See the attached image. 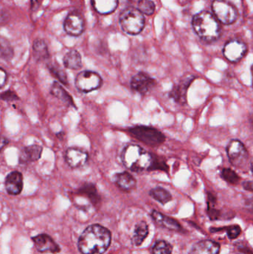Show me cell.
Listing matches in <instances>:
<instances>
[{
  "mask_svg": "<svg viewBox=\"0 0 253 254\" xmlns=\"http://www.w3.org/2000/svg\"><path fill=\"white\" fill-rule=\"evenodd\" d=\"M111 241V233L107 228L100 225H90L79 238V251L83 254H102L109 247Z\"/></svg>",
  "mask_w": 253,
  "mask_h": 254,
  "instance_id": "6da1fadb",
  "label": "cell"
},
{
  "mask_svg": "<svg viewBox=\"0 0 253 254\" xmlns=\"http://www.w3.org/2000/svg\"><path fill=\"white\" fill-rule=\"evenodd\" d=\"M155 155L147 152L139 145L129 144L123 148L121 160L123 165L132 172L152 171Z\"/></svg>",
  "mask_w": 253,
  "mask_h": 254,
  "instance_id": "7a4b0ae2",
  "label": "cell"
},
{
  "mask_svg": "<svg viewBox=\"0 0 253 254\" xmlns=\"http://www.w3.org/2000/svg\"><path fill=\"white\" fill-rule=\"evenodd\" d=\"M193 29L203 41L212 43L221 35V25L210 12L203 10L193 18Z\"/></svg>",
  "mask_w": 253,
  "mask_h": 254,
  "instance_id": "3957f363",
  "label": "cell"
},
{
  "mask_svg": "<svg viewBox=\"0 0 253 254\" xmlns=\"http://www.w3.org/2000/svg\"><path fill=\"white\" fill-rule=\"evenodd\" d=\"M120 25L126 34L137 35L145 26V17L138 8L127 7L120 13Z\"/></svg>",
  "mask_w": 253,
  "mask_h": 254,
  "instance_id": "277c9868",
  "label": "cell"
},
{
  "mask_svg": "<svg viewBox=\"0 0 253 254\" xmlns=\"http://www.w3.org/2000/svg\"><path fill=\"white\" fill-rule=\"evenodd\" d=\"M128 131L134 137L150 146H160L166 140L164 134L152 127L138 125L131 127Z\"/></svg>",
  "mask_w": 253,
  "mask_h": 254,
  "instance_id": "5b68a950",
  "label": "cell"
},
{
  "mask_svg": "<svg viewBox=\"0 0 253 254\" xmlns=\"http://www.w3.org/2000/svg\"><path fill=\"white\" fill-rule=\"evenodd\" d=\"M212 9V14L217 20L225 25L236 22L239 16L236 7L226 0H214Z\"/></svg>",
  "mask_w": 253,
  "mask_h": 254,
  "instance_id": "8992f818",
  "label": "cell"
},
{
  "mask_svg": "<svg viewBox=\"0 0 253 254\" xmlns=\"http://www.w3.org/2000/svg\"><path fill=\"white\" fill-rule=\"evenodd\" d=\"M227 154L232 165L242 168L246 165L249 153L245 144L238 139H233L227 146Z\"/></svg>",
  "mask_w": 253,
  "mask_h": 254,
  "instance_id": "52a82bcc",
  "label": "cell"
},
{
  "mask_svg": "<svg viewBox=\"0 0 253 254\" xmlns=\"http://www.w3.org/2000/svg\"><path fill=\"white\" fill-rule=\"evenodd\" d=\"M102 79L98 73L93 71H81L75 79L76 88L83 93L97 90L102 86Z\"/></svg>",
  "mask_w": 253,
  "mask_h": 254,
  "instance_id": "ba28073f",
  "label": "cell"
},
{
  "mask_svg": "<svg viewBox=\"0 0 253 254\" xmlns=\"http://www.w3.org/2000/svg\"><path fill=\"white\" fill-rule=\"evenodd\" d=\"M196 77L193 74H186L181 77V80L174 85L169 93V98L171 100L184 106L187 103V92L190 85L194 81Z\"/></svg>",
  "mask_w": 253,
  "mask_h": 254,
  "instance_id": "9c48e42d",
  "label": "cell"
},
{
  "mask_svg": "<svg viewBox=\"0 0 253 254\" xmlns=\"http://www.w3.org/2000/svg\"><path fill=\"white\" fill-rule=\"evenodd\" d=\"M157 85L155 79L145 72L137 73L130 80V87L134 92L141 95L150 93Z\"/></svg>",
  "mask_w": 253,
  "mask_h": 254,
  "instance_id": "30bf717a",
  "label": "cell"
},
{
  "mask_svg": "<svg viewBox=\"0 0 253 254\" xmlns=\"http://www.w3.org/2000/svg\"><path fill=\"white\" fill-rule=\"evenodd\" d=\"M247 52V45L242 40L237 39L229 40L223 49V55L227 61L232 63L240 61L245 56Z\"/></svg>",
  "mask_w": 253,
  "mask_h": 254,
  "instance_id": "8fae6325",
  "label": "cell"
},
{
  "mask_svg": "<svg viewBox=\"0 0 253 254\" xmlns=\"http://www.w3.org/2000/svg\"><path fill=\"white\" fill-rule=\"evenodd\" d=\"M36 249L41 253L56 254L60 252V247L47 234H39L32 238Z\"/></svg>",
  "mask_w": 253,
  "mask_h": 254,
  "instance_id": "7c38bea8",
  "label": "cell"
},
{
  "mask_svg": "<svg viewBox=\"0 0 253 254\" xmlns=\"http://www.w3.org/2000/svg\"><path fill=\"white\" fill-rule=\"evenodd\" d=\"M65 159L71 168H79L86 164L89 159V155L83 149L71 147L65 151Z\"/></svg>",
  "mask_w": 253,
  "mask_h": 254,
  "instance_id": "4fadbf2b",
  "label": "cell"
},
{
  "mask_svg": "<svg viewBox=\"0 0 253 254\" xmlns=\"http://www.w3.org/2000/svg\"><path fill=\"white\" fill-rule=\"evenodd\" d=\"M64 29L69 35L74 37L81 35L84 31V21L83 17L77 13H70L64 22Z\"/></svg>",
  "mask_w": 253,
  "mask_h": 254,
  "instance_id": "5bb4252c",
  "label": "cell"
},
{
  "mask_svg": "<svg viewBox=\"0 0 253 254\" xmlns=\"http://www.w3.org/2000/svg\"><path fill=\"white\" fill-rule=\"evenodd\" d=\"M4 186L7 193L12 195H17L22 192L23 188V177L22 173L13 171L9 173L5 178Z\"/></svg>",
  "mask_w": 253,
  "mask_h": 254,
  "instance_id": "9a60e30c",
  "label": "cell"
},
{
  "mask_svg": "<svg viewBox=\"0 0 253 254\" xmlns=\"http://www.w3.org/2000/svg\"><path fill=\"white\" fill-rule=\"evenodd\" d=\"M43 147L39 144H32L26 146L21 151L19 161L20 164H28L38 161L41 158Z\"/></svg>",
  "mask_w": 253,
  "mask_h": 254,
  "instance_id": "2e32d148",
  "label": "cell"
},
{
  "mask_svg": "<svg viewBox=\"0 0 253 254\" xmlns=\"http://www.w3.org/2000/svg\"><path fill=\"white\" fill-rule=\"evenodd\" d=\"M220 246L212 240H203L196 243L189 254H219Z\"/></svg>",
  "mask_w": 253,
  "mask_h": 254,
  "instance_id": "e0dca14e",
  "label": "cell"
},
{
  "mask_svg": "<svg viewBox=\"0 0 253 254\" xmlns=\"http://www.w3.org/2000/svg\"><path fill=\"white\" fill-rule=\"evenodd\" d=\"M114 180L120 190L126 192L133 190L137 186L136 179L128 172H121L114 175Z\"/></svg>",
  "mask_w": 253,
  "mask_h": 254,
  "instance_id": "ac0fdd59",
  "label": "cell"
},
{
  "mask_svg": "<svg viewBox=\"0 0 253 254\" xmlns=\"http://www.w3.org/2000/svg\"><path fill=\"white\" fill-rule=\"evenodd\" d=\"M151 216L156 223L158 224V225L163 227V228H166V229L175 231H181V225L177 221L172 219V218L168 217V216L162 214L160 212L153 210L152 212Z\"/></svg>",
  "mask_w": 253,
  "mask_h": 254,
  "instance_id": "d6986e66",
  "label": "cell"
},
{
  "mask_svg": "<svg viewBox=\"0 0 253 254\" xmlns=\"http://www.w3.org/2000/svg\"><path fill=\"white\" fill-rule=\"evenodd\" d=\"M78 195L87 197L95 207L99 205L101 198L98 193L96 186L94 184L86 183L77 191Z\"/></svg>",
  "mask_w": 253,
  "mask_h": 254,
  "instance_id": "ffe728a7",
  "label": "cell"
},
{
  "mask_svg": "<svg viewBox=\"0 0 253 254\" xmlns=\"http://www.w3.org/2000/svg\"><path fill=\"white\" fill-rule=\"evenodd\" d=\"M63 64L68 69H80L83 65L81 55L77 50L69 51L64 56Z\"/></svg>",
  "mask_w": 253,
  "mask_h": 254,
  "instance_id": "44dd1931",
  "label": "cell"
},
{
  "mask_svg": "<svg viewBox=\"0 0 253 254\" xmlns=\"http://www.w3.org/2000/svg\"><path fill=\"white\" fill-rule=\"evenodd\" d=\"M95 10L101 14L112 13L118 4V0H92Z\"/></svg>",
  "mask_w": 253,
  "mask_h": 254,
  "instance_id": "7402d4cb",
  "label": "cell"
},
{
  "mask_svg": "<svg viewBox=\"0 0 253 254\" xmlns=\"http://www.w3.org/2000/svg\"><path fill=\"white\" fill-rule=\"evenodd\" d=\"M51 93L55 98H58V99L60 100L61 101L65 103V104L76 108L75 104H74V101H73L71 95L57 82H54L52 84L51 88Z\"/></svg>",
  "mask_w": 253,
  "mask_h": 254,
  "instance_id": "603a6c76",
  "label": "cell"
},
{
  "mask_svg": "<svg viewBox=\"0 0 253 254\" xmlns=\"http://www.w3.org/2000/svg\"><path fill=\"white\" fill-rule=\"evenodd\" d=\"M33 51L34 58L37 61H43L49 59V49L44 40H36L33 45Z\"/></svg>",
  "mask_w": 253,
  "mask_h": 254,
  "instance_id": "cb8c5ba5",
  "label": "cell"
},
{
  "mask_svg": "<svg viewBox=\"0 0 253 254\" xmlns=\"http://www.w3.org/2000/svg\"><path fill=\"white\" fill-rule=\"evenodd\" d=\"M149 234L148 225L145 222H141L136 225L134 231L132 243L135 246H139L142 244Z\"/></svg>",
  "mask_w": 253,
  "mask_h": 254,
  "instance_id": "d4e9b609",
  "label": "cell"
},
{
  "mask_svg": "<svg viewBox=\"0 0 253 254\" xmlns=\"http://www.w3.org/2000/svg\"><path fill=\"white\" fill-rule=\"evenodd\" d=\"M150 195L160 204H165L172 200V194L161 187H157L150 190Z\"/></svg>",
  "mask_w": 253,
  "mask_h": 254,
  "instance_id": "484cf974",
  "label": "cell"
},
{
  "mask_svg": "<svg viewBox=\"0 0 253 254\" xmlns=\"http://www.w3.org/2000/svg\"><path fill=\"white\" fill-rule=\"evenodd\" d=\"M13 57V49L8 40L0 37V58L4 61H10Z\"/></svg>",
  "mask_w": 253,
  "mask_h": 254,
  "instance_id": "4316f807",
  "label": "cell"
},
{
  "mask_svg": "<svg viewBox=\"0 0 253 254\" xmlns=\"http://www.w3.org/2000/svg\"><path fill=\"white\" fill-rule=\"evenodd\" d=\"M221 176L225 182L231 185H237L240 182L239 175L230 168H223L221 172Z\"/></svg>",
  "mask_w": 253,
  "mask_h": 254,
  "instance_id": "83f0119b",
  "label": "cell"
},
{
  "mask_svg": "<svg viewBox=\"0 0 253 254\" xmlns=\"http://www.w3.org/2000/svg\"><path fill=\"white\" fill-rule=\"evenodd\" d=\"M48 68H49L50 72L53 74V77L57 79L62 84H68L66 74H65V73L64 72L62 68H59V66L55 65V64H49V65H48Z\"/></svg>",
  "mask_w": 253,
  "mask_h": 254,
  "instance_id": "f1b7e54d",
  "label": "cell"
},
{
  "mask_svg": "<svg viewBox=\"0 0 253 254\" xmlns=\"http://www.w3.org/2000/svg\"><path fill=\"white\" fill-rule=\"evenodd\" d=\"M138 9L143 14L151 16L155 10V4L151 0H140L138 1Z\"/></svg>",
  "mask_w": 253,
  "mask_h": 254,
  "instance_id": "f546056e",
  "label": "cell"
},
{
  "mask_svg": "<svg viewBox=\"0 0 253 254\" xmlns=\"http://www.w3.org/2000/svg\"><path fill=\"white\" fill-rule=\"evenodd\" d=\"M172 247L166 241H159L152 248L153 254H172Z\"/></svg>",
  "mask_w": 253,
  "mask_h": 254,
  "instance_id": "4dcf8cb0",
  "label": "cell"
},
{
  "mask_svg": "<svg viewBox=\"0 0 253 254\" xmlns=\"http://www.w3.org/2000/svg\"><path fill=\"white\" fill-rule=\"evenodd\" d=\"M241 231L240 227L238 225H233V226L229 227L227 228V236L230 240H234L237 238L240 235Z\"/></svg>",
  "mask_w": 253,
  "mask_h": 254,
  "instance_id": "1f68e13d",
  "label": "cell"
},
{
  "mask_svg": "<svg viewBox=\"0 0 253 254\" xmlns=\"http://www.w3.org/2000/svg\"><path fill=\"white\" fill-rule=\"evenodd\" d=\"M0 98L3 101H7V102H12V101H16L19 100V97L13 91H6V92H3L0 95Z\"/></svg>",
  "mask_w": 253,
  "mask_h": 254,
  "instance_id": "d6a6232c",
  "label": "cell"
},
{
  "mask_svg": "<svg viewBox=\"0 0 253 254\" xmlns=\"http://www.w3.org/2000/svg\"><path fill=\"white\" fill-rule=\"evenodd\" d=\"M7 73L2 68H0V89L5 85L7 82Z\"/></svg>",
  "mask_w": 253,
  "mask_h": 254,
  "instance_id": "836d02e7",
  "label": "cell"
},
{
  "mask_svg": "<svg viewBox=\"0 0 253 254\" xmlns=\"http://www.w3.org/2000/svg\"><path fill=\"white\" fill-rule=\"evenodd\" d=\"M243 188L248 191H253V182L252 181H246L243 182Z\"/></svg>",
  "mask_w": 253,
  "mask_h": 254,
  "instance_id": "e575fe53",
  "label": "cell"
},
{
  "mask_svg": "<svg viewBox=\"0 0 253 254\" xmlns=\"http://www.w3.org/2000/svg\"><path fill=\"white\" fill-rule=\"evenodd\" d=\"M9 141L5 137H0V152L8 144Z\"/></svg>",
  "mask_w": 253,
  "mask_h": 254,
  "instance_id": "d590c367",
  "label": "cell"
}]
</instances>
